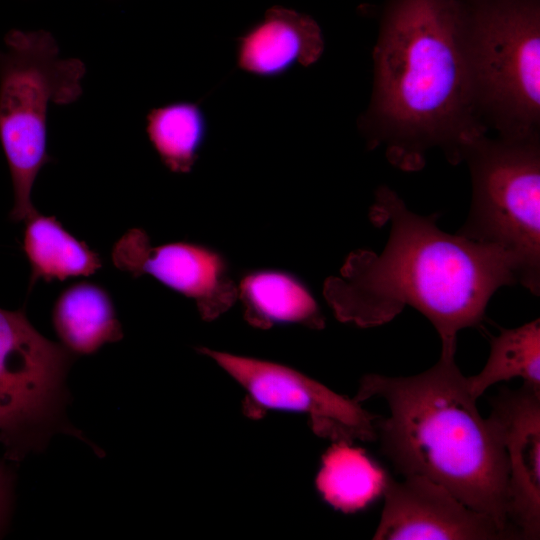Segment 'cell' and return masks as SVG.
Here are the masks:
<instances>
[{
    "instance_id": "14",
    "label": "cell",
    "mask_w": 540,
    "mask_h": 540,
    "mask_svg": "<svg viewBox=\"0 0 540 540\" xmlns=\"http://www.w3.org/2000/svg\"><path fill=\"white\" fill-rule=\"evenodd\" d=\"M52 322L62 345L74 355L93 354L123 337L110 295L90 282L73 284L59 295Z\"/></svg>"
},
{
    "instance_id": "3",
    "label": "cell",
    "mask_w": 540,
    "mask_h": 540,
    "mask_svg": "<svg viewBox=\"0 0 540 540\" xmlns=\"http://www.w3.org/2000/svg\"><path fill=\"white\" fill-rule=\"evenodd\" d=\"M372 397L387 403L388 417L376 423L377 439L403 477L443 486L518 539L507 516L508 464L500 432L490 417L479 414L455 355L441 354L434 366L414 376H364L354 398Z\"/></svg>"
},
{
    "instance_id": "17",
    "label": "cell",
    "mask_w": 540,
    "mask_h": 540,
    "mask_svg": "<svg viewBox=\"0 0 540 540\" xmlns=\"http://www.w3.org/2000/svg\"><path fill=\"white\" fill-rule=\"evenodd\" d=\"M208 132L200 104L176 101L152 109L146 117V133L162 163L174 173L194 167Z\"/></svg>"
},
{
    "instance_id": "8",
    "label": "cell",
    "mask_w": 540,
    "mask_h": 540,
    "mask_svg": "<svg viewBox=\"0 0 540 540\" xmlns=\"http://www.w3.org/2000/svg\"><path fill=\"white\" fill-rule=\"evenodd\" d=\"M199 352L211 358L247 393V409L304 414L320 437L337 441L377 439V420L360 405L307 375L280 363L236 355L206 347Z\"/></svg>"
},
{
    "instance_id": "18",
    "label": "cell",
    "mask_w": 540,
    "mask_h": 540,
    "mask_svg": "<svg viewBox=\"0 0 540 540\" xmlns=\"http://www.w3.org/2000/svg\"><path fill=\"white\" fill-rule=\"evenodd\" d=\"M521 377L524 384L540 391V320L501 329L492 338L490 354L480 373L467 377L468 388L477 399L500 381Z\"/></svg>"
},
{
    "instance_id": "6",
    "label": "cell",
    "mask_w": 540,
    "mask_h": 540,
    "mask_svg": "<svg viewBox=\"0 0 540 540\" xmlns=\"http://www.w3.org/2000/svg\"><path fill=\"white\" fill-rule=\"evenodd\" d=\"M472 186L471 207L457 234L493 244L515 260L518 283L540 293V135L482 133L461 150Z\"/></svg>"
},
{
    "instance_id": "1",
    "label": "cell",
    "mask_w": 540,
    "mask_h": 540,
    "mask_svg": "<svg viewBox=\"0 0 540 540\" xmlns=\"http://www.w3.org/2000/svg\"><path fill=\"white\" fill-rule=\"evenodd\" d=\"M369 217L390 227L382 252H351L339 275L324 284V297L341 322L379 326L410 306L437 330L441 354L455 355L458 332L480 324L500 287L518 283L507 251L441 230L437 215L412 212L388 186L375 191Z\"/></svg>"
},
{
    "instance_id": "9",
    "label": "cell",
    "mask_w": 540,
    "mask_h": 540,
    "mask_svg": "<svg viewBox=\"0 0 540 540\" xmlns=\"http://www.w3.org/2000/svg\"><path fill=\"white\" fill-rule=\"evenodd\" d=\"M113 264L134 278L150 275L192 299L204 320L226 312L238 299L224 256L206 245L179 241L153 246L142 229H131L115 244Z\"/></svg>"
},
{
    "instance_id": "13",
    "label": "cell",
    "mask_w": 540,
    "mask_h": 540,
    "mask_svg": "<svg viewBox=\"0 0 540 540\" xmlns=\"http://www.w3.org/2000/svg\"><path fill=\"white\" fill-rule=\"evenodd\" d=\"M246 320L258 328L299 324L324 327L320 307L302 279L280 269H257L245 273L237 285Z\"/></svg>"
},
{
    "instance_id": "10",
    "label": "cell",
    "mask_w": 540,
    "mask_h": 540,
    "mask_svg": "<svg viewBox=\"0 0 540 540\" xmlns=\"http://www.w3.org/2000/svg\"><path fill=\"white\" fill-rule=\"evenodd\" d=\"M382 495L384 507L373 539H510L491 517L424 477L396 481L387 475Z\"/></svg>"
},
{
    "instance_id": "19",
    "label": "cell",
    "mask_w": 540,
    "mask_h": 540,
    "mask_svg": "<svg viewBox=\"0 0 540 540\" xmlns=\"http://www.w3.org/2000/svg\"><path fill=\"white\" fill-rule=\"evenodd\" d=\"M0 458V536L8 528L14 506L16 475L12 462Z\"/></svg>"
},
{
    "instance_id": "5",
    "label": "cell",
    "mask_w": 540,
    "mask_h": 540,
    "mask_svg": "<svg viewBox=\"0 0 540 540\" xmlns=\"http://www.w3.org/2000/svg\"><path fill=\"white\" fill-rule=\"evenodd\" d=\"M0 51V142L9 166L14 204L10 218L25 221L37 211L31 201L47 152L50 104H69L82 94L85 65L59 58L52 35L44 30H11Z\"/></svg>"
},
{
    "instance_id": "16",
    "label": "cell",
    "mask_w": 540,
    "mask_h": 540,
    "mask_svg": "<svg viewBox=\"0 0 540 540\" xmlns=\"http://www.w3.org/2000/svg\"><path fill=\"white\" fill-rule=\"evenodd\" d=\"M352 442L337 441L322 457L316 488L325 502L344 513L365 508L382 494L387 474Z\"/></svg>"
},
{
    "instance_id": "15",
    "label": "cell",
    "mask_w": 540,
    "mask_h": 540,
    "mask_svg": "<svg viewBox=\"0 0 540 540\" xmlns=\"http://www.w3.org/2000/svg\"><path fill=\"white\" fill-rule=\"evenodd\" d=\"M25 222L23 250L31 266L30 287L39 279L50 282L89 276L102 267L98 253L55 217L35 211Z\"/></svg>"
},
{
    "instance_id": "11",
    "label": "cell",
    "mask_w": 540,
    "mask_h": 540,
    "mask_svg": "<svg viewBox=\"0 0 540 540\" xmlns=\"http://www.w3.org/2000/svg\"><path fill=\"white\" fill-rule=\"evenodd\" d=\"M490 418L505 447L508 464L507 516L518 539L540 536V391L527 384L503 390Z\"/></svg>"
},
{
    "instance_id": "4",
    "label": "cell",
    "mask_w": 540,
    "mask_h": 540,
    "mask_svg": "<svg viewBox=\"0 0 540 540\" xmlns=\"http://www.w3.org/2000/svg\"><path fill=\"white\" fill-rule=\"evenodd\" d=\"M478 117L497 135H540V0H457Z\"/></svg>"
},
{
    "instance_id": "7",
    "label": "cell",
    "mask_w": 540,
    "mask_h": 540,
    "mask_svg": "<svg viewBox=\"0 0 540 540\" xmlns=\"http://www.w3.org/2000/svg\"><path fill=\"white\" fill-rule=\"evenodd\" d=\"M74 358L38 332L24 309L0 308V443L6 460L18 464L42 452L57 433L103 455L66 414L71 401L66 378Z\"/></svg>"
},
{
    "instance_id": "2",
    "label": "cell",
    "mask_w": 540,
    "mask_h": 540,
    "mask_svg": "<svg viewBox=\"0 0 540 540\" xmlns=\"http://www.w3.org/2000/svg\"><path fill=\"white\" fill-rule=\"evenodd\" d=\"M373 85L358 129L396 168L422 169L440 149L453 165L488 133L472 94L457 0H384L372 52Z\"/></svg>"
},
{
    "instance_id": "12",
    "label": "cell",
    "mask_w": 540,
    "mask_h": 540,
    "mask_svg": "<svg viewBox=\"0 0 540 540\" xmlns=\"http://www.w3.org/2000/svg\"><path fill=\"white\" fill-rule=\"evenodd\" d=\"M324 47L323 33L315 19L275 5L237 38V66L258 77H279L295 65L316 63Z\"/></svg>"
}]
</instances>
